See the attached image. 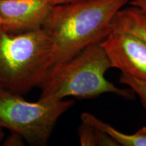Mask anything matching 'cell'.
Here are the masks:
<instances>
[{"label":"cell","instance_id":"obj_6","mask_svg":"<svg viewBox=\"0 0 146 146\" xmlns=\"http://www.w3.org/2000/svg\"><path fill=\"white\" fill-rule=\"evenodd\" d=\"M53 7L47 0H0L1 29L13 34L42 29Z\"/></svg>","mask_w":146,"mask_h":146},{"label":"cell","instance_id":"obj_13","mask_svg":"<svg viewBox=\"0 0 146 146\" xmlns=\"http://www.w3.org/2000/svg\"><path fill=\"white\" fill-rule=\"evenodd\" d=\"M47 1L54 5H56L64 4V3L72 2V1H78V0H47Z\"/></svg>","mask_w":146,"mask_h":146},{"label":"cell","instance_id":"obj_9","mask_svg":"<svg viewBox=\"0 0 146 146\" xmlns=\"http://www.w3.org/2000/svg\"><path fill=\"white\" fill-rule=\"evenodd\" d=\"M119 81L132 89L135 94L139 97L142 105L146 110V81L137 79L123 73L120 76Z\"/></svg>","mask_w":146,"mask_h":146},{"label":"cell","instance_id":"obj_12","mask_svg":"<svg viewBox=\"0 0 146 146\" xmlns=\"http://www.w3.org/2000/svg\"><path fill=\"white\" fill-rule=\"evenodd\" d=\"M129 3L131 5L142 9L146 12V0H131Z\"/></svg>","mask_w":146,"mask_h":146},{"label":"cell","instance_id":"obj_3","mask_svg":"<svg viewBox=\"0 0 146 146\" xmlns=\"http://www.w3.org/2000/svg\"><path fill=\"white\" fill-rule=\"evenodd\" d=\"M52 57L50 38L43 29L13 34L0 28V91L22 96L40 87Z\"/></svg>","mask_w":146,"mask_h":146},{"label":"cell","instance_id":"obj_1","mask_svg":"<svg viewBox=\"0 0 146 146\" xmlns=\"http://www.w3.org/2000/svg\"><path fill=\"white\" fill-rule=\"evenodd\" d=\"M131 0H78L54 5L43 30L50 38L52 65L65 62L112 31L116 14Z\"/></svg>","mask_w":146,"mask_h":146},{"label":"cell","instance_id":"obj_2","mask_svg":"<svg viewBox=\"0 0 146 146\" xmlns=\"http://www.w3.org/2000/svg\"><path fill=\"white\" fill-rule=\"evenodd\" d=\"M111 68L101 43L91 44L65 62L48 69L40 85V98L91 99L104 94H113L127 100L135 98L132 89L118 88L106 79L105 74Z\"/></svg>","mask_w":146,"mask_h":146},{"label":"cell","instance_id":"obj_14","mask_svg":"<svg viewBox=\"0 0 146 146\" xmlns=\"http://www.w3.org/2000/svg\"><path fill=\"white\" fill-rule=\"evenodd\" d=\"M4 132H3V128L0 127V144H1V141H3V138H4Z\"/></svg>","mask_w":146,"mask_h":146},{"label":"cell","instance_id":"obj_11","mask_svg":"<svg viewBox=\"0 0 146 146\" xmlns=\"http://www.w3.org/2000/svg\"><path fill=\"white\" fill-rule=\"evenodd\" d=\"M24 138L17 133L12 132L3 142V145L6 146H21L25 145Z\"/></svg>","mask_w":146,"mask_h":146},{"label":"cell","instance_id":"obj_5","mask_svg":"<svg viewBox=\"0 0 146 146\" xmlns=\"http://www.w3.org/2000/svg\"><path fill=\"white\" fill-rule=\"evenodd\" d=\"M112 68L146 81V42L138 36L112 29L101 42Z\"/></svg>","mask_w":146,"mask_h":146},{"label":"cell","instance_id":"obj_4","mask_svg":"<svg viewBox=\"0 0 146 146\" xmlns=\"http://www.w3.org/2000/svg\"><path fill=\"white\" fill-rule=\"evenodd\" d=\"M74 103L47 98L29 102L21 95L0 91V127L18 133L31 145H45L58 119Z\"/></svg>","mask_w":146,"mask_h":146},{"label":"cell","instance_id":"obj_7","mask_svg":"<svg viewBox=\"0 0 146 146\" xmlns=\"http://www.w3.org/2000/svg\"><path fill=\"white\" fill-rule=\"evenodd\" d=\"M81 119L83 123L90 125L107 133L118 145L146 146V127H143L133 134H126L118 131L112 126L99 119L91 113H83L81 116Z\"/></svg>","mask_w":146,"mask_h":146},{"label":"cell","instance_id":"obj_15","mask_svg":"<svg viewBox=\"0 0 146 146\" xmlns=\"http://www.w3.org/2000/svg\"><path fill=\"white\" fill-rule=\"evenodd\" d=\"M1 21H0V28H1Z\"/></svg>","mask_w":146,"mask_h":146},{"label":"cell","instance_id":"obj_8","mask_svg":"<svg viewBox=\"0 0 146 146\" xmlns=\"http://www.w3.org/2000/svg\"><path fill=\"white\" fill-rule=\"evenodd\" d=\"M112 29L138 36L146 42V12L138 7H124L112 21Z\"/></svg>","mask_w":146,"mask_h":146},{"label":"cell","instance_id":"obj_10","mask_svg":"<svg viewBox=\"0 0 146 146\" xmlns=\"http://www.w3.org/2000/svg\"><path fill=\"white\" fill-rule=\"evenodd\" d=\"M78 134L81 145L83 146L98 145V131L90 125L83 123L78 129Z\"/></svg>","mask_w":146,"mask_h":146}]
</instances>
